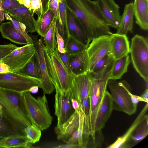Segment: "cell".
Masks as SVG:
<instances>
[{"mask_svg": "<svg viewBox=\"0 0 148 148\" xmlns=\"http://www.w3.org/2000/svg\"><path fill=\"white\" fill-rule=\"evenodd\" d=\"M0 32L3 38L12 42L20 45L28 44L25 37L15 28L10 21L0 24Z\"/></svg>", "mask_w": 148, "mask_h": 148, "instance_id": "obj_24", "label": "cell"}, {"mask_svg": "<svg viewBox=\"0 0 148 148\" xmlns=\"http://www.w3.org/2000/svg\"><path fill=\"white\" fill-rule=\"evenodd\" d=\"M18 47L17 46L11 43L0 45V62L3 58Z\"/></svg>", "mask_w": 148, "mask_h": 148, "instance_id": "obj_42", "label": "cell"}, {"mask_svg": "<svg viewBox=\"0 0 148 148\" xmlns=\"http://www.w3.org/2000/svg\"><path fill=\"white\" fill-rule=\"evenodd\" d=\"M41 79L28 76L18 72L0 73V88L23 92L34 86L39 87Z\"/></svg>", "mask_w": 148, "mask_h": 148, "instance_id": "obj_8", "label": "cell"}, {"mask_svg": "<svg viewBox=\"0 0 148 148\" xmlns=\"http://www.w3.org/2000/svg\"><path fill=\"white\" fill-rule=\"evenodd\" d=\"M18 0V1H19V0Z\"/></svg>", "mask_w": 148, "mask_h": 148, "instance_id": "obj_56", "label": "cell"}, {"mask_svg": "<svg viewBox=\"0 0 148 148\" xmlns=\"http://www.w3.org/2000/svg\"><path fill=\"white\" fill-rule=\"evenodd\" d=\"M56 18L53 11L49 8L40 18L36 20V32L44 37L50 28L53 21Z\"/></svg>", "mask_w": 148, "mask_h": 148, "instance_id": "obj_30", "label": "cell"}, {"mask_svg": "<svg viewBox=\"0 0 148 148\" xmlns=\"http://www.w3.org/2000/svg\"><path fill=\"white\" fill-rule=\"evenodd\" d=\"M41 1L42 4V15L39 18H40L43 16L49 8V0H41Z\"/></svg>", "mask_w": 148, "mask_h": 148, "instance_id": "obj_46", "label": "cell"}, {"mask_svg": "<svg viewBox=\"0 0 148 148\" xmlns=\"http://www.w3.org/2000/svg\"><path fill=\"white\" fill-rule=\"evenodd\" d=\"M66 22L69 35L88 47L89 44L83 27L75 15L67 7Z\"/></svg>", "mask_w": 148, "mask_h": 148, "instance_id": "obj_19", "label": "cell"}, {"mask_svg": "<svg viewBox=\"0 0 148 148\" xmlns=\"http://www.w3.org/2000/svg\"><path fill=\"white\" fill-rule=\"evenodd\" d=\"M38 86H34L32 87L29 90V91L33 93H36L38 92Z\"/></svg>", "mask_w": 148, "mask_h": 148, "instance_id": "obj_52", "label": "cell"}, {"mask_svg": "<svg viewBox=\"0 0 148 148\" xmlns=\"http://www.w3.org/2000/svg\"><path fill=\"white\" fill-rule=\"evenodd\" d=\"M131 62L129 54L118 59L114 60L110 69L109 79L116 80L121 79L127 71Z\"/></svg>", "mask_w": 148, "mask_h": 148, "instance_id": "obj_26", "label": "cell"}, {"mask_svg": "<svg viewBox=\"0 0 148 148\" xmlns=\"http://www.w3.org/2000/svg\"><path fill=\"white\" fill-rule=\"evenodd\" d=\"M148 134V116L145 114L134 129L127 143L128 148L130 141L133 145L136 144L144 139Z\"/></svg>", "mask_w": 148, "mask_h": 148, "instance_id": "obj_28", "label": "cell"}, {"mask_svg": "<svg viewBox=\"0 0 148 148\" xmlns=\"http://www.w3.org/2000/svg\"><path fill=\"white\" fill-rule=\"evenodd\" d=\"M113 110L112 98L110 93L107 90L97 113L95 123L94 132L97 130H102Z\"/></svg>", "mask_w": 148, "mask_h": 148, "instance_id": "obj_18", "label": "cell"}, {"mask_svg": "<svg viewBox=\"0 0 148 148\" xmlns=\"http://www.w3.org/2000/svg\"><path fill=\"white\" fill-rule=\"evenodd\" d=\"M19 1L21 4H23L27 8H29L31 3L30 0H20Z\"/></svg>", "mask_w": 148, "mask_h": 148, "instance_id": "obj_51", "label": "cell"}, {"mask_svg": "<svg viewBox=\"0 0 148 148\" xmlns=\"http://www.w3.org/2000/svg\"><path fill=\"white\" fill-rule=\"evenodd\" d=\"M56 51L59 55L62 62L68 72L72 74L70 68L69 62V57L70 54L66 52L64 53H60L58 51V49Z\"/></svg>", "mask_w": 148, "mask_h": 148, "instance_id": "obj_44", "label": "cell"}, {"mask_svg": "<svg viewBox=\"0 0 148 148\" xmlns=\"http://www.w3.org/2000/svg\"><path fill=\"white\" fill-rule=\"evenodd\" d=\"M57 148H80L77 145L67 144L62 145L54 147Z\"/></svg>", "mask_w": 148, "mask_h": 148, "instance_id": "obj_48", "label": "cell"}, {"mask_svg": "<svg viewBox=\"0 0 148 148\" xmlns=\"http://www.w3.org/2000/svg\"><path fill=\"white\" fill-rule=\"evenodd\" d=\"M34 44L18 47L3 58L0 62L6 64L11 72H17L23 68L35 54Z\"/></svg>", "mask_w": 148, "mask_h": 148, "instance_id": "obj_9", "label": "cell"}, {"mask_svg": "<svg viewBox=\"0 0 148 148\" xmlns=\"http://www.w3.org/2000/svg\"><path fill=\"white\" fill-rule=\"evenodd\" d=\"M66 51L69 54H73L80 52L87 47L72 36L69 35L65 42Z\"/></svg>", "mask_w": 148, "mask_h": 148, "instance_id": "obj_34", "label": "cell"}, {"mask_svg": "<svg viewBox=\"0 0 148 148\" xmlns=\"http://www.w3.org/2000/svg\"><path fill=\"white\" fill-rule=\"evenodd\" d=\"M113 60L110 54L106 55L97 62L89 73L95 78L102 77L110 70Z\"/></svg>", "mask_w": 148, "mask_h": 148, "instance_id": "obj_29", "label": "cell"}, {"mask_svg": "<svg viewBox=\"0 0 148 148\" xmlns=\"http://www.w3.org/2000/svg\"><path fill=\"white\" fill-rule=\"evenodd\" d=\"M17 72L41 80L42 76L40 65L36 53L26 65Z\"/></svg>", "mask_w": 148, "mask_h": 148, "instance_id": "obj_31", "label": "cell"}, {"mask_svg": "<svg viewBox=\"0 0 148 148\" xmlns=\"http://www.w3.org/2000/svg\"><path fill=\"white\" fill-rule=\"evenodd\" d=\"M56 34L58 51L61 53L66 52V51L65 47L64 40L62 37L59 33L56 26Z\"/></svg>", "mask_w": 148, "mask_h": 148, "instance_id": "obj_43", "label": "cell"}, {"mask_svg": "<svg viewBox=\"0 0 148 148\" xmlns=\"http://www.w3.org/2000/svg\"><path fill=\"white\" fill-rule=\"evenodd\" d=\"M22 97L31 124L41 131L48 128L51 124L53 118L49 112L45 94L36 99L27 91L22 92Z\"/></svg>", "mask_w": 148, "mask_h": 148, "instance_id": "obj_3", "label": "cell"}, {"mask_svg": "<svg viewBox=\"0 0 148 148\" xmlns=\"http://www.w3.org/2000/svg\"><path fill=\"white\" fill-rule=\"evenodd\" d=\"M79 111L74 110L69 119L54 128L58 140L67 143L78 128L79 122Z\"/></svg>", "mask_w": 148, "mask_h": 148, "instance_id": "obj_15", "label": "cell"}, {"mask_svg": "<svg viewBox=\"0 0 148 148\" xmlns=\"http://www.w3.org/2000/svg\"><path fill=\"white\" fill-rule=\"evenodd\" d=\"M2 0H0V25L5 19L4 12L2 7Z\"/></svg>", "mask_w": 148, "mask_h": 148, "instance_id": "obj_50", "label": "cell"}, {"mask_svg": "<svg viewBox=\"0 0 148 148\" xmlns=\"http://www.w3.org/2000/svg\"><path fill=\"white\" fill-rule=\"evenodd\" d=\"M110 35H103L93 39L87 47L88 59V73L91 72L99 60L110 53Z\"/></svg>", "mask_w": 148, "mask_h": 148, "instance_id": "obj_10", "label": "cell"}, {"mask_svg": "<svg viewBox=\"0 0 148 148\" xmlns=\"http://www.w3.org/2000/svg\"><path fill=\"white\" fill-rule=\"evenodd\" d=\"M148 89H146L145 90L141 95L140 97L145 100L148 101Z\"/></svg>", "mask_w": 148, "mask_h": 148, "instance_id": "obj_53", "label": "cell"}, {"mask_svg": "<svg viewBox=\"0 0 148 148\" xmlns=\"http://www.w3.org/2000/svg\"><path fill=\"white\" fill-rule=\"evenodd\" d=\"M0 114H2V107L0 104Z\"/></svg>", "mask_w": 148, "mask_h": 148, "instance_id": "obj_54", "label": "cell"}, {"mask_svg": "<svg viewBox=\"0 0 148 148\" xmlns=\"http://www.w3.org/2000/svg\"><path fill=\"white\" fill-rule=\"evenodd\" d=\"M44 50L49 76L55 88L68 91L73 74L68 72L56 51H52L45 45Z\"/></svg>", "mask_w": 148, "mask_h": 148, "instance_id": "obj_4", "label": "cell"}, {"mask_svg": "<svg viewBox=\"0 0 148 148\" xmlns=\"http://www.w3.org/2000/svg\"><path fill=\"white\" fill-rule=\"evenodd\" d=\"M86 49L76 53L69 55L70 68L71 73L75 75L88 73V59Z\"/></svg>", "mask_w": 148, "mask_h": 148, "instance_id": "obj_20", "label": "cell"}, {"mask_svg": "<svg viewBox=\"0 0 148 148\" xmlns=\"http://www.w3.org/2000/svg\"><path fill=\"white\" fill-rule=\"evenodd\" d=\"M72 106L74 110L79 111L80 109L79 105L78 102L76 100L71 99Z\"/></svg>", "mask_w": 148, "mask_h": 148, "instance_id": "obj_49", "label": "cell"}, {"mask_svg": "<svg viewBox=\"0 0 148 148\" xmlns=\"http://www.w3.org/2000/svg\"><path fill=\"white\" fill-rule=\"evenodd\" d=\"M90 100L89 95L82 101L80 109L83 112L84 118L85 130L86 133H90Z\"/></svg>", "mask_w": 148, "mask_h": 148, "instance_id": "obj_38", "label": "cell"}, {"mask_svg": "<svg viewBox=\"0 0 148 148\" xmlns=\"http://www.w3.org/2000/svg\"><path fill=\"white\" fill-rule=\"evenodd\" d=\"M60 0H49V8L53 12L56 18V25L59 26L61 24L60 17L59 5Z\"/></svg>", "mask_w": 148, "mask_h": 148, "instance_id": "obj_39", "label": "cell"}, {"mask_svg": "<svg viewBox=\"0 0 148 148\" xmlns=\"http://www.w3.org/2000/svg\"><path fill=\"white\" fill-rule=\"evenodd\" d=\"M79 113V122L78 128L66 144L77 145L80 148H86L88 140L85 134L84 115L80 109Z\"/></svg>", "mask_w": 148, "mask_h": 148, "instance_id": "obj_25", "label": "cell"}, {"mask_svg": "<svg viewBox=\"0 0 148 148\" xmlns=\"http://www.w3.org/2000/svg\"><path fill=\"white\" fill-rule=\"evenodd\" d=\"M134 16L133 3L132 2L125 5L116 33L126 35L128 32L132 33Z\"/></svg>", "mask_w": 148, "mask_h": 148, "instance_id": "obj_21", "label": "cell"}, {"mask_svg": "<svg viewBox=\"0 0 148 148\" xmlns=\"http://www.w3.org/2000/svg\"><path fill=\"white\" fill-rule=\"evenodd\" d=\"M130 59L133 67L146 83L148 82V40L138 34L131 39Z\"/></svg>", "mask_w": 148, "mask_h": 148, "instance_id": "obj_6", "label": "cell"}, {"mask_svg": "<svg viewBox=\"0 0 148 148\" xmlns=\"http://www.w3.org/2000/svg\"><path fill=\"white\" fill-rule=\"evenodd\" d=\"M110 70L102 77L95 78L93 77L92 80L89 94L90 105V136L92 138L94 136L95 123L97 113L107 90Z\"/></svg>", "mask_w": 148, "mask_h": 148, "instance_id": "obj_7", "label": "cell"}, {"mask_svg": "<svg viewBox=\"0 0 148 148\" xmlns=\"http://www.w3.org/2000/svg\"><path fill=\"white\" fill-rule=\"evenodd\" d=\"M136 23L143 30H148V0H134L133 3Z\"/></svg>", "mask_w": 148, "mask_h": 148, "instance_id": "obj_22", "label": "cell"}, {"mask_svg": "<svg viewBox=\"0 0 148 148\" xmlns=\"http://www.w3.org/2000/svg\"><path fill=\"white\" fill-rule=\"evenodd\" d=\"M10 72L8 66L5 64L0 62V73H4Z\"/></svg>", "mask_w": 148, "mask_h": 148, "instance_id": "obj_47", "label": "cell"}, {"mask_svg": "<svg viewBox=\"0 0 148 148\" xmlns=\"http://www.w3.org/2000/svg\"><path fill=\"white\" fill-rule=\"evenodd\" d=\"M32 144L26 136L14 135L3 138L0 142V148H31Z\"/></svg>", "mask_w": 148, "mask_h": 148, "instance_id": "obj_27", "label": "cell"}, {"mask_svg": "<svg viewBox=\"0 0 148 148\" xmlns=\"http://www.w3.org/2000/svg\"><path fill=\"white\" fill-rule=\"evenodd\" d=\"M14 135H20L13 125L0 114V136L6 137Z\"/></svg>", "mask_w": 148, "mask_h": 148, "instance_id": "obj_35", "label": "cell"}, {"mask_svg": "<svg viewBox=\"0 0 148 148\" xmlns=\"http://www.w3.org/2000/svg\"><path fill=\"white\" fill-rule=\"evenodd\" d=\"M93 78L89 73L78 75H72L69 93L71 99L78 102L80 108L83 100L89 95Z\"/></svg>", "mask_w": 148, "mask_h": 148, "instance_id": "obj_11", "label": "cell"}, {"mask_svg": "<svg viewBox=\"0 0 148 148\" xmlns=\"http://www.w3.org/2000/svg\"><path fill=\"white\" fill-rule=\"evenodd\" d=\"M56 18L53 21L49 29L43 37L44 45L50 50L55 51L58 49L56 34Z\"/></svg>", "mask_w": 148, "mask_h": 148, "instance_id": "obj_33", "label": "cell"}, {"mask_svg": "<svg viewBox=\"0 0 148 148\" xmlns=\"http://www.w3.org/2000/svg\"><path fill=\"white\" fill-rule=\"evenodd\" d=\"M101 13L108 23L109 27L117 29L121 17L120 7L114 0H96Z\"/></svg>", "mask_w": 148, "mask_h": 148, "instance_id": "obj_14", "label": "cell"}, {"mask_svg": "<svg viewBox=\"0 0 148 148\" xmlns=\"http://www.w3.org/2000/svg\"><path fill=\"white\" fill-rule=\"evenodd\" d=\"M6 13L23 24L27 33L36 31V20L34 17V13L23 4Z\"/></svg>", "mask_w": 148, "mask_h": 148, "instance_id": "obj_16", "label": "cell"}, {"mask_svg": "<svg viewBox=\"0 0 148 148\" xmlns=\"http://www.w3.org/2000/svg\"><path fill=\"white\" fill-rule=\"evenodd\" d=\"M4 14L6 19L9 20L15 28L25 37L27 41L28 44H33V39L27 32L25 25L8 13L5 12Z\"/></svg>", "mask_w": 148, "mask_h": 148, "instance_id": "obj_36", "label": "cell"}, {"mask_svg": "<svg viewBox=\"0 0 148 148\" xmlns=\"http://www.w3.org/2000/svg\"><path fill=\"white\" fill-rule=\"evenodd\" d=\"M110 36V54L114 60L119 59L129 54L130 42L126 35L112 33Z\"/></svg>", "mask_w": 148, "mask_h": 148, "instance_id": "obj_17", "label": "cell"}, {"mask_svg": "<svg viewBox=\"0 0 148 148\" xmlns=\"http://www.w3.org/2000/svg\"><path fill=\"white\" fill-rule=\"evenodd\" d=\"M36 50V54L37 57L42 76V84L39 88L42 90L44 94H50L55 89L51 82L48 74L45 62L43 39L40 38L36 41H33Z\"/></svg>", "mask_w": 148, "mask_h": 148, "instance_id": "obj_13", "label": "cell"}, {"mask_svg": "<svg viewBox=\"0 0 148 148\" xmlns=\"http://www.w3.org/2000/svg\"><path fill=\"white\" fill-rule=\"evenodd\" d=\"M131 90L128 91V93L131 97L132 101L134 105H137L138 103L139 102H144L148 103V101L145 100L140 96L132 94L131 92Z\"/></svg>", "mask_w": 148, "mask_h": 148, "instance_id": "obj_45", "label": "cell"}, {"mask_svg": "<svg viewBox=\"0 0 148 148\" xmlns=\"http://www.w3.org/2000/svg\"><path fill=\"white\" fill-rule=\"evenodd\" d=\"M21 4L18 0H2V7L5 12L11 10Z\"/></svg>", "mask_w": 148, "mask_h": 148, "instance_id": "obj_40", "label": "cell"}, {"mask_svg": "<svg viewBox=\"0 0 148 148\" xmlns=\"http://www.w3.org/2000/svg\"><path fill=\"white\" fill-rule=\"evenodd\" d=\"M55 89V114L57 118V125H59L67 121L74 111H73L68 91L62 92Z\"/></svg>", "mask_w": 148, "mask_h": 148, "instance_id": "obj_12", "label": "cell"}, {"mask_svg": "<svg viewBox=\"0 0 148 148\" xmlns=\"http://www.w3.org/2000/svg\"><path fill=\"white\" fill-rule=\"evenodd\" d=\"M66 8L65 0H60L59 3V11L61 24L57 27L58 32L63 38L64 42L69 34L66 22Z\"/></svg>", "mask_w": 148, "mask_h": 148, "instance_id": "obj_32", "label": "cell"}, {"mask_svg": "<svg viewBox=\"0 0 148 148\" xmlns=\"http://www.w3.org/2000/svg\"><path fill=\"white\" fill-rule=\"evenodd\" d=\"M112 98L113 110L121 111L131 115L135 113L137 105L132 102L128 91L131 87L126 80L118 82L109 79L108 82Z\"/></svg>", "mask_w": 148, "mask_h": 148, "instance_id": "obj_5", "label": "cell"}, {"mask_svg": "<svg viewBox=\"0 0 148 148\" xmlns=\"http://www.w3.org/2000/svg\"><path fill=\"white\" fill-rule=\"evenodd\" d=\"M31 3L29 9L40 18L42 14V8L41 0H30Z\"/></svg>", "mask_w": 148, "mask_h": 148, "instance_id": "obj_41", "label": "cell"}, {"mask_svg": "<svg viewBox=\"0 0 148 148\" xmlns=\"http://www.w3.org/2000/svg\"><path fill=\"white\" fill-rule=\"evenodd\" d=\"M148 103H146L144 108L136 117L134 121L126 132L119 136L112 144L108 146V148H128L127 143L130 136L137 125L147 111Z\"/></svg>", "mask_w": 148, "mask_h": 148, "instance_id": "obj_23", "label": "cell"}, {"mask_svg": "<svg viewBox=\"0 0 148 148\" xmlns=\"http://www.w3.org/2000/svg\"><path fill=\"white\" fill-rule=\"evenodd\" d=\"M25 136L32 144L38 142L41 137V131L34 125L31 124L24 129Z\"/></svg>", "mask_w": 148, "mask_h": 148, "instance_id": "obj_37", "label": "cell"}, {"mask_svg": "<svg viewBox=\"0 0 148 148\" xmlns=\"http://www.w3.org/2000/svg\"><path fill=\"white\" fill-rule=\"evenodd\" d=\"M22 93L0 88V104L2 115L20 135L25 136L24 129L31 123L23 103Z\"/></svg>", "mask_w": 148, "mask_h": 148, "instance_id": "obj_2", "label": "cell"}, {"mask_svg": "<svg viewBox=\"0 0 148 148\" xmlns=\"http://www.w3.org/2000/svg\"><path fill=\"white\" fill-rule=\"evenodd\" d=\"M67 7L73 13L83 27L89 44L94 39L110 35L108 22L95 1L65 0Z\"/></svg>", "mask_w": 148, "mask_h": 148, "instance_id": "obj_1", "label": "cell"}, {"mask_svg": "<svg viewBox=\"0 0 148 148\" xmlns=\"http://www.w3.org/2000/svg\"><path fill=\"white\" fill-rule=\"evenodd\" d=\"M4 137L0 136V142L1 141V140L4 138Z\"/></svg>", "mask_w": 148, "mask_h": 148, "instance_id": "obj_55", "label": "cell"}]
</instances>
